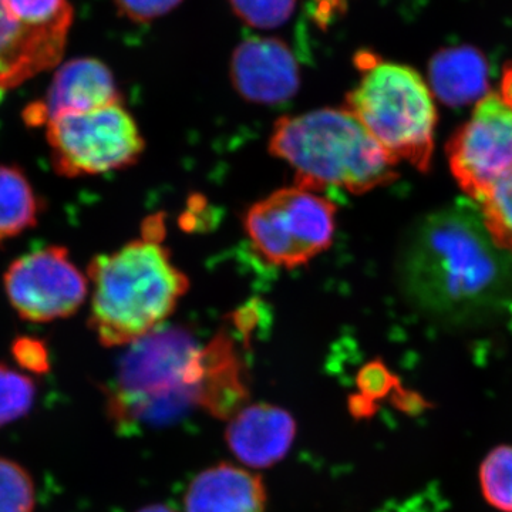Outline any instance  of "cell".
<instances>
[{"label": "cell", "mask_w": 512, "mask_h": 512, "mask_svg": "<svg viewBox=\"0 0 512 512\" xmlns=\"http://www.w3.org/2000/svg\"><path fill=\"white\" fill-rule=\"evenodd\" d=\"M13 357L20 366L29 372L43 375L49 370V353L45 343L33 338H20L13 343Z\"/></svg>", "instance_id": "obj_25"}, {"label": "cell", "mask_w": 512, "mask_h": 512, "mask_svg": "<svg viewBox=\"0 0 512 512\" xmlns=\"http://www.w3.org/2000/svg\"><path fill=\"white\" fill-rule=\"evenodd\" d=\"M35 484L25 467L0 457V512H33Z\"/></svg>", "instance_id": "obj_20"}, {"label": "cell", "mask_w": 512, "mask_h": 512, "mask_svg": "<svg viewBox=\"0 0 512 512\" xmlns=\"http://www.w3.org/2000/svg\"><path fill=\"white\" fill-rule=\"evenodd\" d=\"M429 80L431 90L443 103L467 106L487 96L490 64L476 47H446L431 57Z\"/></svg>", "instance_id": "obj_16"}, {"label": "cell", "mask_w": 512, "mask_h": 512, "mask_svg": "<svg viewBox=\"0 0 512 512\" xmlns=\"http://www.w3.org/2000/svg\"><path fill=\"white\" fill-rule=\"evenodd\" d=\"M36 384L30 377L0 365V429L32 410Z\"/></svg>", "instance_id": "obj_19"}, {"label": "cell", "mask_w": 512, "mask_h": 512, "mask_svg": "<svg viewBox=\"0 0 512 512\" xmlns=\"http://www.w3.org/2000/svg\"><path fill=\"white\" fill-rule=\"evenodd\" d=\"M229 450L245 466L269 468L284 460L296 437V421L282 407L256 403L229 419Z\"/></svg>", "instance_id": "obj_13"}, {"label": "cell", "mask_w": 512, "mask_h": 512, "mask_svg": "<svg viewBox=\"0 0 512 512\" xmlns=\"http://www.w3.org/2000/svg\"><path fill=\"white\" fill-rule=\"evenodd\" d=\"M229 79L235 92L248 103L278 106L299 92L301 69L284 40L255 36L235 47Z\"/></svg>", "instance_id": "obj_11"}, {"label": "cell", "mask_w": 512, "mask_h": 512, "mask_svg": "<svg viewBox=\"0 0 512 512\" xmlns=\"http://www.w3.org/2000/svg\"><path fill=\"white\" fill-rule=\"evenodd\" d=\"M40 207L22 170L0 165V244L35 227Z\"/></svg>", "instance_id": "obj_17"}, {"label": "cell", "mask_w": 512, "mask_h": 512, "mask_svg": "<svg viewBox=\"0 0 512 512\" xmlns=\"http://www.w3.org/2000/svg\"><path fill=\"white\" fill-rule=\"evenodd\" d=\"M10 303L23 319L52 322L69 318L86 301L87 279L62 247H49L16 259L5 274Z\"/></svg>", "instance_id": "obj_10"}, {"label": "cell", "mask_w": 512, "mask_h": 512, "mask_svg": "<svg viewBox=\"0 0 512 512\" xmlns=\"http://www.w3.org/2000/svg\"><path fill=\"white\" fill-rule=\"evenodd\" d=\"M357 383H359L360 396L375 403L376 400L387 396L396 379L390 375L389 370L382 363H370L359 373Z\"/></svg>", "instance_id": "obj_24"}, {"label": "cell", "mask_w": 512, "mask_h": 512, "mask_svg": "<svg viewBox=\"0 0 512 512\" xmlns=\"http://www.w3.org/2000/svg\"><path fill=\"white\" fill-rule=\"evenodd\" d=\"M480 487L485 501L501 512H512V446H498L480 467Z\"/></svg>", "instance_id": "obj_18"}, {"label": "cell", "mask_w": 512, "mask_h": 512, "mask_svg": "<svg viewBox=\"0 0 512 512\" xmlns=\"http://www.w3.org/2000/svg\"><path fill=\"white\" fill-rule=\"evenodd\" d=\"M269 151L295 171V184L365 194L397 177L392 156L346 107H325L276 121Z\"/></svg>", "instance_id": "obj_3"}, {"label": "cell", "mask_w": 512, "mask_h": 512, "mask_svg": "<svg viewBox=\"0 0 512 512\" xmlns=\"http://www.w3.org/2000/svg\"><path fill=\"white\" fill-rule=\"evenodd\" d=\"M201 350L183 326H160L128 345L107 389L111 419L158 426L198 406Z\"/></svg>", "instance_id": "obj_4"}, {"label": "cell", "mask_w": 512, "mask_h": 512, "mask_svg": "<svg viewBox=\"0 0 512 512\" xmlns=\"http://www.w3.org/2000/svg\"><path fill=\"white\" fill-rule=\"evenodd\" d=\"M144 237L99 255L89 266L93 282L90 328L107 348L128 346L164 325L190 289V279L164 247L160 220Z\"/></svg>", "instance_id": "obj_2"}, {"label": "cell", "mask_w": 512, "mask_h": 512, "mask_svg": "<svg viewBox=\"0 0 512 512\" xmlns=\"http://www.w3.org/2000/svg\"><path fill=\"white\" fill-rule=\"evenodd\" d=\"M248 397L241 357L231 338L220 333L202 346L198 406L228 420L244 409Z\"/></svg>", "instance_id": "obj_15"}, {"label": "cell", "mask_w": 512, "mask_h": 512, "mask_svg": "<svg viewBox=\"0 0 512 512\" xmlns=\"http://www.w3.org/2000/svg\"><path fill=\"white\" fill-rule=\"evenodd\" d=\"M360 62L363 76L348 94L346 109L396 163L406 160L426 171L437 123L430 87L404 64L380 62L369 53H363Z\"/></svg>", "instance_id": "obj_5"}, {"label": "cell", "mask_w": 512, "mask_h": 512, "mask_svg": "<svg viewBox=\"0 0 512 512\" xmlns=\"http://www.w3.org/2000/svg\"><path fill=\"white\" fill-rule=\"evenodd\" d=\"M397 278L427 318L453 328L481 325L512 298V252L495 241L480 208L450 205L407 232Z\"/></svg>", "instance_id": "obj_1"}, {"label": "cell", "mask_w": 512, "mask_h": 512, "mask_svg": "<svg viewBox=\"0 0 512 512\" xmlns=\"http://www.w3.org/2000/svg\"><path fill=\"white\" fill-rule=\"evenodd\" d=\"M336 212L328 197L295 184L252 204L242 224L266 262L295 269L332 247Z\"/></svg>", "instance_id": "obj_6"}, {"label": "cell", "mask_w": 512, "mask_h": 512, "mask_svg": "<svg viewBox=\"0 0 512 512\" xmlns=\"http://www.w3.org/2000/svg\"><path fill=\"white\" fill-rule=\"evenodd\" d=\"M72 22L69 0H0V92L56 66Z\"/></svg>", "instance_id": "obj_8"}, {"label": "cell", "mask_w": 512, "mask_h": 512, "mask_svg": "<svg viewBox=\"0 0 512 512\" xmlns=\"http://www.w3.org/2000/svg\"><path fill=\"white\" fill-rule=\"evenodd\" d=\"M447 151L458 184L481 204L495 185L512 175V107L497 94H487Z\"/></svg>", "instance_id": "obj_9"}, {"label": "cell", "mask_w": 512, "mask_h": 512, "mask_svg": "<svg viewBox=\"0 0 512 512\" xmlns=\"http://www.w3.org/2000/svg\"><path fill=\"white\" fill-rule=\"evenodd\" d=\"M500 97L508 106L512 107V69L505 70Z\"/></svg>", "instance_id": "obj_26"}, {"label": "cell", "mask_w": 512, "mask_h": 512, "mask_svg": "<svg viewBox=\"0 0 512 512\" xmlns=\"http://www.w3.org/2000/svg\"><path fill=\"white\" fill-rule=\"evenodd\" d=\"M57 174L74 178L124 170L140 160L146 143L123 103L64 113L47 123Z\"/></svg>", "instance_id": "obj_7"}, {"label": "cell", "mask_w": 512, "mask_h": 512, "mask_svg": "<svg viewBox=\"0 0 512 512\" xmlns=\"http://www.w3.org/2000/svg\"><path fill=\"white\" fill-rule=\"evenodd\" d=\"M137 512H177L174 508L168 507L165 504H151L147 505V507L141 508L140 511Z\"/></svg>", "instance_id": "obj_27"}, {"label": "cell", "mask_w": 512, "mask_h": 512, "mask_svg": "<svg viewBox=\"0 0 512 512\" xmlns=\"http://www.w3.org/2000/svg\"><path fill=\"white\" fill-rule=\"evenodd\" d=\"M480 210L495 241L512 252V175L488 192Z\"/></svg>", "instance_id": "obj_21"}, {"label": "cell", "mask_w": 512, "mask_h": 512, "mask_svg": "<svg viewBox=\"0 0 512 512\" xmlns=\"http://www.w3.org/2000/svg\"><path fill=\"white\" fill-rule=\"evenodd\" d=\"M121 103V94L109 67L93 57H79L57 70L45 100L25 110L30 126H42L64 113H82Z\"/></svg>", "instance_id": "obj_12"}, {"label": "cell", "mask_w": 512, "mask_h": 512, "mask_svg": "<svg viewBox=\"0 0 512 512\" xmlns=\"http://www.w3.org/2000/svg\"><path fill=\"white\" fill-rule=\"evenodd\" d=\"M184 508L185 512H265V484L245 468L217 464L191 481Z\"/></svg>", "instance_id": "obj_14"}, {"label": "cell", "mask_w": 512, "mask_h": 512, "mask_svg": "<svg viewBox=\"0 0 512 512\" xmlns=\"http://www.w3.org/2000/svg\"><path fill=\"white\" fill-rule=\"evenodd\" d=\"M232 12L251 28L271 30L288 22L298 0H228Z\"/></svg>", "instance_id": "obj_22"}, {"label": "cell", "mask_w": 512, "mask_h": 512, "mask_svg": "<svg viewBox=\"0 0 512 512\" xmlns=\"http://www.w3.org/2000/svg\"><path fill=\"white\" fill-rule=\"evenodd\" d=\"M123 18L134 23H150L163 18L183 3V0H114Z\"/></svg>", "instance_id": "obj_23"}]
</instances>
